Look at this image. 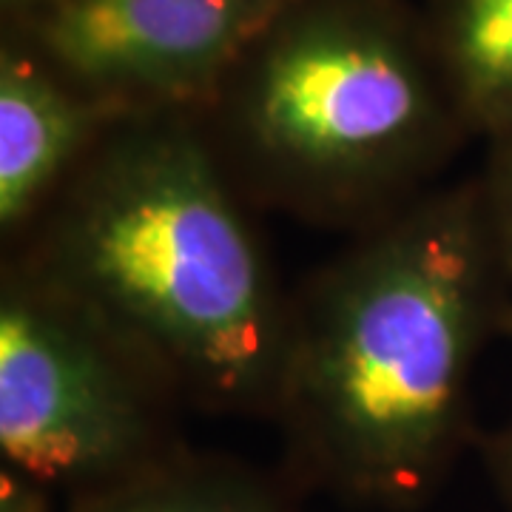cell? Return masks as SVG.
I'll return each instance as SVG.
<instances>
[{"label": "cell", "mask_w": 512, "mask_h": 512, "mask_svg": "<svg viewBox=\"0 0 512 512\" xmlns=\"http://www.w3.org/2000/svg\"><path fill=\"white\" fill-rule=\"evenodd\" d=\"M183 407L86 305L6 256L0 274V461L57 493H97L183 450Z\"/></svg>", "instance_id": "277c9868"}, {"label": "cell", "mask_w": 512, "mask_h": 512, "mask_svg": "<svg viewBox=\"0 0 512 512\" xmlns=\"http://www.w3.org/2000/svg\"><path fill=\"white\" fill-rule=\"evenodd\" d=\"M476 183L495 259L512 299V123L484 140V163L476 171Z\"/></svg>", "instance_id": "9c48e42d"}, {"label": "cell", "mask_w": 512, "mask_h": 512, "mask_svg": "<svg viewBox=\"0 0 512 512\" xmlns=\"http://www.w3.org/2000/svg\"><path fill=\"white\" fill-rule=\"evenodd\" d=\"M421 20L470 140L512 123V0H427Z\"/></svg>", "instance_id": "ba28073f"}, {"label": "cell", "mask_w": 512, "mask_h": 512, "mask_svg": "<svg viewBox=\"0 0 512 512\" xmlns=\"http://www.w3.org/2000/svg\"><path fill=\"white\" fill-rule=\"evenodd\" d=\"M200 117L251 205L353 234L470 143L407 0H291Z\"/></svg>", "instance_id": "3957f363"}, {"label": "cell", "mask_w": 512, "mask_h": 512, "mask_svg": "<svg viewBox=\"0 0 512 512\" xmlns=\"http://www.w3.org/2000/svg\"><path fill=\"white\" fill-rule=\"evenodd\" d=\"M291 0H52L3 26L114 114L200 111Z\"/></svg>", "instance_id": "5b68a950"}, {"label": "cell", "mask_w": 512, "mask_h": 512, "mask_svg": "<svg viewBox=\"0 0 512 512\" xmlns=\"http://www.w3.org/2000/svg\"><path fill=\"white\" fill-rule=\"evenodd\" d=\"M308 490L279 464L259 467L185 444L114 487L77 495L63 512H302Z\"/></svg>", "instance_id": "52a82bcc"}, {"label": "cell", "mask_w": 512, "mask_h": 512, "mask_svg": "<svg viewBox=\"0 0 512 512\" xmlns=\"http://www.w3.org/2000/svg\"><path fill=\"white\" fill-rule=\"evenodd\" d=\"M57 490L0 461V512H60Z\"/></svg>", "instance_id": "8fae6325"}, {"label": "cell", "mask_w": 512, "mask_h": 512, "mask_svg": "<svg viewBox=\"0 0 512 512\" xmlns=\"http://www.w3.org/2000/svg\"><path fill=\"white\" fill-rule=\"evenodd\" d=\"M504 339L512 342V308L507 313V325H504ZM478 456L487 467V476L493 481L495 493L501 498L504 510L512 512V413L510 419L501 427H495L493 433H481L476 444Z\"/></svg>", "instance_id": "30bf717a"}, {"label": "cell", "mask_w": 512, "mask_h": 512, "mask_svg": "<svg viewBox=\"0 0 512 512\" xmlns=\"http://www.w3.org/2000/svg\"><path fill=\"white\" fill-rule=\"evenodd\" d=\"M123 117L0 32V234L18 245Z\"/></svg>", "instance_id": "8992f818"}, {"label": "cell", "mask_w": 512, "mask_h": 512, "mask_svg": "<svg viewBox=\"0 0 512 512\" xmlns=\"http://www.w3.org/2000/svg\"><path fill=\"white\" fill-rule=\"evenodd\" d=\"M510 308L476 174L353 234L291 293L282 467L353 510L427 507L478 444L473 379Z\"/></svg>", "instance_id": "6da1fadb"}, {"label": "cell", "mask_w": 512, "mask_h": 512, "mask_svg": "<svg viewBox=\"0 0 512 512\" xmlns=\"http://www.w3.org/2000/svg\"><path fill=\"white\" fill-rule=\"evenodd\" d=\"M46 3H52V0H0V20H3V26H12V23L32 18Z\"/></svg>", "instance_id": "7c38bea8"}, {"label": "cell", "mask_w": 512, "mask_h": 512, "mask_svg": "<svg viewBox=\"0 0 512 512\" xmlns=\"http://www.w3.org/2000/svg\"><path fill=\"white\" fill-rule=\"evenodd\" d=\"M200 111L123 114L9 248L220 416H274L291 293Z\"/></svg>", "instance_id": "7a4b0ae2"}]
</instances>
